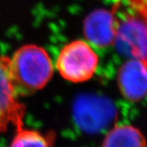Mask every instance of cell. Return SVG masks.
I'll return each instance as SVG.
<instances>
[{"mask_svg":"<svg viewBox=\"0 0 147 147\" xmlns=\"http://www.w3.org/2000/svg\"><path fill=\"white\" fill-rule=\"evenodd\" d=\"M11 71L18 95H29L44 88L53 74L51 58L41 47L26 45L10 58Z\"/></svg>","mask_w":147,"mask_h":147,"instance_id":"1","label":"cell"},{"mask_svg":"<svg viewBox=\"0 0 147 147\" xmlns=\"http://www.w3.org/2000/svg\"><path fill=\"white\" fill-rule=\"evenodd\" d=\"M98 66V57L88 43L76 40L61 49L57 61V68L64 79L81 83L90 79Z\"/></svg>","mask_w":147,"mask_h":147,"instance_id":"2","label":"cell"},{"mask_svg":"<svg viewBox=\"0 0 147 147\" xmlns=\"http://www.w3.org/2000/svg\"><path fill=\"white\" fill-rule=\"evenodd\" d=\"M11 71L10 58L0 56V123L16 128L24 126L26 108L19 100Z\"/></svg>","mask_w":147,"mask_h":147,"instance_id":"3","label":"cell"},{"mask_svg":"<svg viewBox=\"0 0 147 147\" xmlns=\"http://www.w3.org/2000/svg\"><path fill=\"white\" fill-rule=\"evenodd\" d=\"M117 29L118 19L113 11H95L84 21V34L96 47H106L114 44Z\"/></svg>","mask_w":147,"mask_h":147,"instance_id":"4","label":"cell"},{"mask_svg":"<svg viewBox=\"0 0 147 147\" xmlns=\"http://www.w3.org/2000/svg\"><path fill=\"white\" fill-rule=\"evenodd\" d=\"M118 85L126 99L141 100L147 95V67L138 60L129 59L119 69Z\"/></svg>","mask_w":147,"mask_h":147,"instance_id":"5","label":"cell"},{"mask_svg":"<svg viewBox=\"0 0 147 147\" xmlns=\"http://www.w3.org/2000/svg\"><path fill=\"white\" fill-rule=\"evenodd\" d=\"M110 105L107 100L84 96L77 100L74 114L77 123L81 127L92 130L99 127L110 113Z\"/></svg>","mask_w":147,"mask_h":147,"instance_id":"6","label":"cell"},{"mask_svg":"<svg viewBox=\"0 0 147 147\" xmlns=\"http://www.w3.org/2000/svg\"><path fill=\"white\" fill-rule=\"evenodd\" d=\"M102 147H146V141L136 127L117 124L106 134Z\"/></svg>","mask_w":147,"mask_h":147,"instance_id":"7","label":"cell"},{"mask_svg":"<svg viewBox=\"0 0 147 147\" xmlns=\"http://www.w3.org/2000/svg\"><path fill=\"white\" fill-rule=\"evenodd\" d=\"M16 134L11 142L10 147H53L56 134L53 131L47 132L26 128H16Z\"/></svg>","mask_w":147,"mask_h":147,"instance_id":"8","label":"cell"},{"mask_svg":"<svg viewBox=\"0 0 147 147\" xmlns=\"http://www.w3.org/2000/svg\"><path fill=\"white\" fill-rule=\"evenodd\" d=\"M119 3L139 16L147 31V0H120Z\"/></svg>","mask_w":147,"mask_h":147,"instance_id":"9","label":"cell"},{"mask_svg":"<svg viewBox=\"0 0 147 147\" xmlns=\"http://www.w3.org/2000/svg\"><path fill=\"white\" fill-rule=\"evenodd\" d=\"M7 130V128H6L5 127L3 126L1 123H0V132H2V131H4Z\"/></svg>","mask_w":147,"mask_h":147,"instance_id":"10","label":"cell"}]
</instances>
